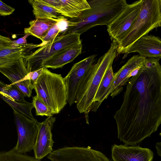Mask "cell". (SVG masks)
<instances>
[{
	"label": "cell",
	"instance_id": "obj_21",
	"mask_svg": "<svg viewBox=\"0 0 161 161\" xmlns=\"http://www.w3.org/2000/svg\"><path fill=\"white\" fill-rule=\"evenodd\" d=\"M28 2L33 8V14L36 19L52 18L61 19L64 17L55 8L45 4L42 0H29Z\"/></svg>",
	"mask_w": 161,
	"mask_h": 161
},
{
	"label": "cell",
	"instance_id": "obj_4",
	"mask_svg": "<svg viewBox=\"0 0 161 161\" xmlns=\"http://www.w3.org/2000/svg\"><path fill=\"white\" fill-rule=\"evenodd\" d=\"M161 26V0H142L139 14L127 35L118 45L117 53H125L139 38Z\"/></svg>",
	"mask_w": 161,
	"mask_h": 161
},
{
	"label": "cell",
	"instance_id": "obj_19",
	"mask_svg": "<svg viewBox=\"0 0 161 161\" xmlns=\"http://www.w3.org/2000/svg\"><path fill=\"white\" fill-rule=\"evenodd\" d=\"M112 66L108 68L101 81L91 106V111L96 112L103 101L110 94V89L114 79Z\"/></svg>",
	"mask_w": 161,
	"mask_h": 161
},
{
	"label": "cell",
	"instance_id": "obj_9",
	"mask_svg": "<svg viewBox=\"0 0 161 161\" xmlns=\"http://www.w3.org/2000/svg\"><path fill=\"white\" fill-rule=\"evenodd\" d=\"M47 157L51 161H109L103 153L89 147H64L53 151Z\"/></svg>",
	"mask_w": 161,
	"mask_h": 161
},
{
	"label": "cell",
	"instance_id": "obj_12",
	"mask_svg": "<svg viewBox=\"0 0 161 161\" xmlns=\"http://www.w3.org/2000/svg\"><path fill=\"white\" fill-rule=\"evenodd\" d=\"M56 121L55 117H48L42 122L37 124V133L33 149L35 157L41 160L51 153L54 142L52 130Z\"/></svg>",
	"mask_w": 161,
	"mask_h": 161
},
{
	"label": "cell",
	"instance_id": "obj_27",
	"mask_svg": "<svg viewBox=\"0 0 161 161\" xmlns=\"http://www.w3.org/2000/svg\"><path fill=\"white\" fill-rule=\"evenodd\" d=\"M43 68L36 70L29 73L23 79V80H31L32 84L36 82L43 71Z\"/></svg>",
	"mask_w": 161,
	"mask_h": 161
},
{
	"label": "cell",
	"instance_id": "obj_26",
	"mask_svg": "<svg viewBox=\"0 0 161 161\" xmlns=\"http://www.w3.org/2000/svg\"><path fill=\"white\" fill-rule=\"evenodd\" d=\"M14 10V8L0 1V15H9L12 14Z\"/></svg>",
	"mask_w": 161,
	"mask_h": 161
},
{
	"label": "cell",
	"instance_id": "obj_6",
	"mask_svg": "<svg viewBox=\"0 0 161 161\" xmlns=\"http://www.w3.org/2000/svg\"><path fill=\"white\" fill-rule=\"evenodd\" d=\"M80 35L72 33L57 36L34 52L24 57L28 73L42 68V64L58 52L75 45L82 43Z\"/></svg>",
	"mask_w": 161,
	"mask_h": 161
},
{
	"label": "cell",
	"instance_id": "obj_30",
	"mask_svg": "<svg viewBox=\"0 0 161 161\" xmlns=\"http://www.w3.org/2000/svg\"><path fill=\"white\" fill-rule=\"evenodd\" d=\"M31 35L29 34H26L24 36L16 40L12 41L13 43L16 45H24L27 43L26 38Z\"/></svg>",
	"mask_w": 161,
	"mask_h": 161
},
{
	"label": "cell",
	"instance_id": "obj_5",
	"mask_svg": "<svg viewBox=\"0 0 161 161\" xmlns=\"http://www.w3.org/2000/svg\"><path fill=\"white\" fill-rule=\"evenodd\" d=\"M36 95L53 114L59 113L66 105L67 97L64 78L43 68L40 76L32 84Z\"/></svg>",
	"mask_w": 161,
	"mask_h": 161
},
{
	"label": "cell",
	"instance_id": "obj_1",
	"mask_svg": "<svg viewBox=\"0 0 161 161\" xmlns=\"http://www.w3.org/2000/svg\"><path fill=\"white\" fill-rule=\"evenodd\" d=\"M120 108L114 117L118 137L135 145L156 131L161 122V66L143 64L128 81Z\"/></svg>",
	"mask_w": 161,
	"mask_h": 161
},
{
	"label": "cell",
	"instance_id": "obj_14",
	"mask_svg": "<svg viewBox=\"0 0 161 161\" xmlns=\"http://www.w3.org/2000/svg\"><path fill=\"white\" fill-rule=\"evenodd\" d=\"M138 53L145 58H161V39L153 35L143 36L136 41L125 53Z\"/></svg>",
	"mask_w": 161,
	"mask_h": 161
},
{
	"label": "cell",
	"instance_id": "obj_24",
	"mask_svg": "<svg viewBox=\"0 0 161 161\" xmlns=\"http://www.w3.org/2000/svg\"><path fill=\"white\" fill-rule=\"evenodd\" d=\"M66 20L67 18L64 17L51 28L45 36L41 40L42 43L39 44V47L42 46L53 40L57 36L59 33L65 30L67 27Z\"/></svg>",
	"mask_w": 161,
	"mask_h": 161
},
{
	"label": "cell",
	"instance_id": "obj_28",
	"mask_svg": "<svg viewBox=\"0 0 161 161\" xmlns=\"http://www.w3.org/2000/svg\"><path fill=\"white\" fill-rule=\"evenodd\" d=\"M160 59L155 58H145L143 61L144 66L147 68L155 66L159 64Z\"/></svg>",
	"mask_w": 161,
	"mask_h": 161
},
{
	"label": "cell",
	"instance_id": "obj_20",
	"mask_svg": "<svg viewBox=\"0 0 161 161\" xmlns=\"http://www.w3.org/2000/svg\"><path fill=\"white\" fill-rule=\"evenodd\" d=\"M63 18H36L29 22L30 26L24 28V33L29 34L42 40L49 30Z\"/></svg>",
	"mask_w": 161,
	"mask_h": 161
},
{
	"label": "cell",
	"instance_id": "obj_2",
	"mask_svg": "<svg viewBox=\"0 0 161 161\" xmlns=\"http://www.w3.org/2000/svg\"><path fill=\"white\" fill-rule=\"evenodd\" d=\"M91 8L77 17L67 18V27L59 36L76 33L81 35L98 25H108L128 4L125 0H93L88 1Z\"/></svg>",
	"mask_w": 161,
	"mask_h": 161
},
{
	"label": "cell",
	"instance_id": "obj_8",
	"mask_svg": "<svg viewBox=\"0 0 161 161\" xmlns=\"http://www.w3.org/2000/svg\"><path fill=\"white\" fill-rule=\"evenodd\" d=\"M18 134V140L14 148L17 152L25 153L33 149L37 133L36 119H31L13 111Z\"/></svg>",
	"mask_w": 161,
	"mask_h": 161
},
{
	"label": "cell",
	"instance_id": "obj_25",
	"mask_svg": "<svg viewBox=\"0 0 161 161\" xmlns=\"http://www.w3.org/2000/svg\"><path fill=\"white\" fill-rule=\"evenodd\" d=\"M32 103L35 108L36 116L48 117L53 115L49 108L36 95L33 97Z\"/></svg>",
	"mask_w": 161,
	"mask_h": 161
},
{
	"label": "cell",
	"instance_id": "obj_29",
	"mask_svg": "<svg viewBox=\"0 0 161 161\" xmlns=\"http://www.w3.org/2000/svg\"><path fill=\"white\" fill-rule=\"evenodd\" d=\"M13 41L9 37L3 36L0 35V46L8 47L15 45Z\"/></svg>",
	"mask_w": 161,
	"mask_h": 161
},
{
	"label": "cell",
	"instance_id": "obj_3",
	"mask_svg": "<svg viewBox=\"0 0 161 161\" xmlns=\"http://www.w3.org/2000/svg\"><path fill=\"white\" fill-rule=\"evenodd\" d=\"M118 47V44L113 40L107 52L91 66L79 84L76 96V107L80 113H85L87 124L88 114L97 91L105 73L116 57Z\"/></svg>",
	"mask_w": 161,
	"mask_h": 161
},
{
	"label": "cell",
	"instance_id": "obj_32",
	"mask_svg": "<svg viewBox=\"0 0 161 161\" xmlns=\"http://www.w3.org/2000/svg\"><path fill=\"white\" fill-rule=\"evenodd\" d=\"M161 142H158L156 143V147L157 150V153L159 156H161Z\"/></svg>",
	"mask_w": 161,
	"mask_h": 161
},
{
	"label": "cell",
	"instance_id": "obj_7",
	"mask_svg": "<svg viewBox=\"0 0 161 161\" xmlns=\"http://www.w3.org/2000/svg\"><path fill=\"white\" fill-rule=\"evenodd\" d=\"M142 0L127 4L119 16L107 25L111 39L119 44L129 31L140 12Z\"/></svg>",
	"mask_w": 161,
	"mask_h": 161
},
{
	"label": "cell",
	"instance_id": "obj_17",
	"mask_svg": "<svg viewBox=\"0 0 161 161\" xmlns=\"http://www.w3.org/2000/svg\"><path fill=\"white\" fill-rule=\"evenodd\" d=\"M82 43L74 45L56 53L44 61L42 67L56 69L71 62L82 52Z\"/></svg>",
	"mask_w": 161,
	"mask_h": 161
},
{
	"label": "cell",
	"instance_id": "obj_15",
	"mask_svg": "<svg viewBox=\"0 0 161 161\" xmlns=\"http://www.w3.org/2000/svg\"><path fill=\"white\" fill-rule=\"evenodd\" d=\"M55 8L62 15L69 18L78 16L82 11L91 8L86 0H42Z\"/></svg>",
	"mask_w": 161,
	"mask_h": 161
},
{
	"label": "cell",
	"instance_id": "obj_13",
	"mask_svg": "<svg viewBox=\"0 0 161 161\" xmlns=\"http://www.w3.org/2000/svg\"><path fill=\"white\" fill-rule=\"evenodd\" d=\"M113 161H152L153 152L139 146L114 144L111 147Z\"/></svg>",
	"mask_w": 161,
	"mask_h": 161
},
{
	"label": "cell",
	"instance_id": "obj_18",
	"mask_svg": "<svg viewBox=\"0 0 161 161\" xmlns=\"http://www.w3.org/2000/svg\"><path fill=\"white\" fill-rule=\"evenodd\" d=\"M37 47H39V44L27 43L0 49V67L24 57L28 51Z\"/></svg>",
	"mask_w": 161,
	"mask_h": 161
},
{
	"label": "cell",
	"instance_id": "obj_33",
	"mask_svg": "<svg viewBox=\"0 0 161 161\" xmlns=\"http://www.w3.org/2000/svg\"><path fill=\"white\" fill-rule=\"evenodd\" d=\"M3 47H1V46H0V49L3 48Z\"/></svg>",
	"mask_w": 161,
	"mask_h": 161
},
{
	"label": "cell",
	"instance_id": "obj_10",
	"mask_svg": "<svg viewBox=\"0 0 161 161\" xmlns=\"http://www.w3.org/2000/svg\"><path fill=\"white\" fill-rule=\"evenodd\" d=\"M0 72L11 81V84L16 85L25 97H30L34 89L31 80H23L29 73L23 57L0 67Z\"/></svg>",
	"mask_w": 161,
	"mask_h": 161
},
{
	"label": "cell",
	"instance_id": "obj_31",
	"mask_svg": "<svg viewBox=\"0 0 161 161\" xmlns=\"http://www.w3.org/2000/svg\"><path fill=\"white\" fill-rule=\"evenodd\" d=\"M143 65V64H142L140 65L133 70L129 74L128 77V79L129 80L131 77H132L136 75L139 72L140 69L142 67Z\"/></svg>",
	"mask_w": 161,
	"mask_h": 161
},
{
	"label": "cell",
	"instance_id": "obj_23",
	"mask_svg": "<svg viewBox=\"0 0 161 161\" xmlns=\"http://www.w3.org/2000/svg\"><path fill=\"white\" fill-rule=\"evenodd\" d=\"M0 92L8 96L14 101L19 103H25V96L17 86L12 84H6L0 80Z\"/></svg>",
	"mask_w": 161,
	"mask_h": 161
},
{
	"label": "cell",
	"instance_id": "obj_34",
	"mask_svg": "<svg viewBox=\"0 0 161 161\" xmlns=\"http://www.w3.org/2000/svg\"></svg>",
	"mask_w": 161,
	"mask_h": 161
},
{
	"label": "cell",
	"instance_id": "obj_22",
	"mask_svg": "<svg viewBox=\"0 0 161 161\" xmlns=\"http://www.w3.org/2000/svg\"><path fill=\"white\" fill-rule=\"evenodd\" d=\"M0 97L8 104L13 111L30 119H35L31 113V110L34 108L32 103L27 102L19 103L16 102L1 92H0Z\"/></svg>",
	"mask_w": 161,
	"mask_h": 161
},
{
	"label": "cell",
	"instance_id": "obj_16",
	"mask_svg": "<svg viewBox=\"0 0 161 161\" xmlns=\"http://www.w3.org/2000/svg\"><path fill=\"white\" fill-rule=\"evenodd\" d=\"M145 58L139 55L133 56L114 74V79L110 89V96L112 98L121 92L123 86L129 80L128 79L129 74L134 69L143 64Z\"/></svg>",
	"mask_w": 161,
	"mask_h": 161
},
{
	"label": "cell",
	"instance_id": "obj_11",
	"mask_svg": "<svg viewBox=\"0 0 161 161\" xmlns=\"http://www.w3.org/2000/svg\"><path fill=\"white\" fill-rule=\"evenodd\" d=\"M95 54L91 55L75 64L64 79L66 87L67 102L70 106L76 103L79 84L85 74L93 64Z\"/></svg>",
	"mask_w": 161,
	"mask_h": 161
}]
</instances>
